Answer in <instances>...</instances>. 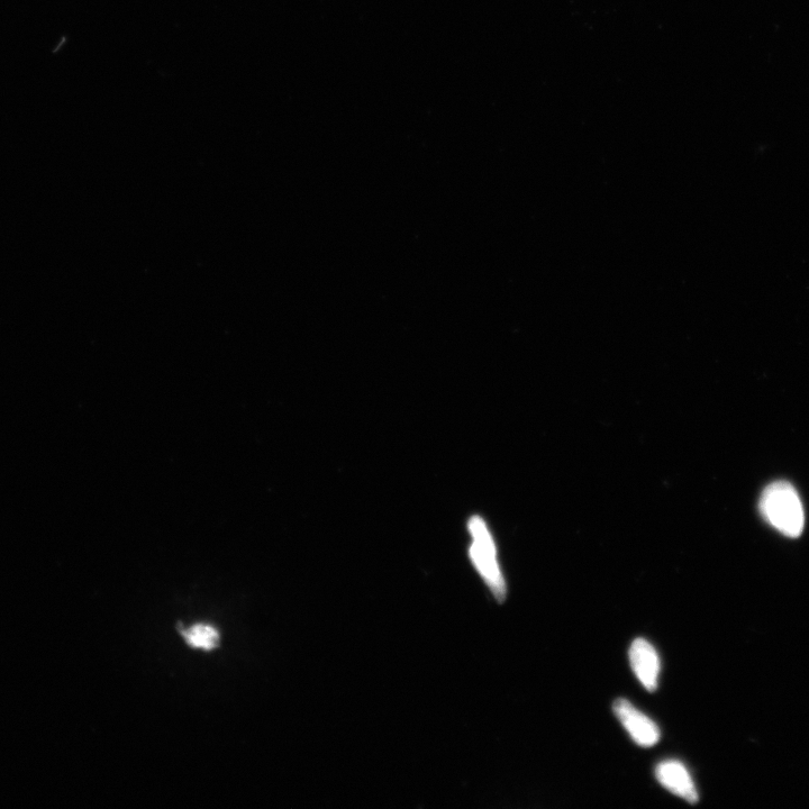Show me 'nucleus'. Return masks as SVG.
<instances>
[{"label":"nucleus","mask_w":809,"mask_h":809,"mask_svg":"<svg viewBox=\"0 0 809 809\" xmlns=\"http://www.w3.org/2000/svg\"><path fill=\"white\" fill-rule=\"evenodd\" d=\"M759 507L763 518L788 538H798L803 533V504L794 486L786 481H776L763 490Z\"/></svg>","instance_id":"nucleus-1"},{"label":"nucleus","mask_w":809,"mask_h":809,"mask_svg":"<svg viewBox=\"0 0 809 809\" xmlns=\"http://www.w3.org/2000/svg\"><path fill=\"white\" fill-rule=\"evenodd\" d=\"M469 531L474 539L470 548V557L486 585L492 590L499 603L506 598V583L497 562L495 542L483 518L472 516L468 523Z\"/></svg>","instance_id":"nucleus-2"},{"label":"nucleus","mask_w":809,"mask_h":809,"mask_svg":"<svg viewBox=\"0 0 809 809\" xmlns=\"http://www.w3.org/2000/svg\"><path fill=\"white\" fill-rule=\"evenodd\" d=\"M613 711L617 720L639 747L651 748L660 741L661 733L658 725L626 699H617Z\"/></svg>","instance_id":"nucleus-3"},{"label":"nucleus","mask_w":809,"mask_h":809,"mask_svg":"<svg viewBox=\"0 0 809 809\" xmlns=\"http://www.w3.org/2000/svg\"><path fill=\"white\" fill-rule=\"evenodd\" d=\"M632 670L642 686L653 693L658 689L661 662L653 645L644 639H636L630 649Z\"/></svg>","instance_id":"nucleus-4"},{"label":"nucleus","mask_w":809,"mask_h":809,"mask_svg":"<svg viewBox=\"0 0 809 809\" xmlns=\"http://www.w3.org/2000/svg\"><path fill=\"white\" fill-rule=\"evenodd\" d=\"M656 777L659 784L689 804H696L699 799L697 788L692 776L683 763L677 760H666L659 763L656 768Z\"/></svg>","instance_id":"nucleus-5"},{"label":"nucleus","mask_w":809,"mask_h":809,"mask_svg":"<svg viewBox=\"0 0 809 809\" xmlns=\"http://www.w3.org/2000/svg\"><path fill=\"white\" fill-rule=\"evenodd\" d=\"M190 647L211 651L220 644V634L215 627L207 624H196L183 632Z\"/></svg>","instance_id":"nucleus-6"}]
</instances>
